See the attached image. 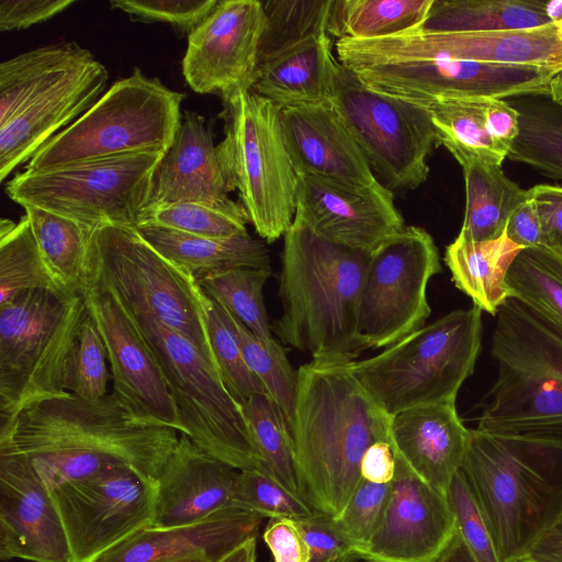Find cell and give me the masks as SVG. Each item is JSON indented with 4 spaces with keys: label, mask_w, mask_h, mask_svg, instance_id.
<instances>
[{
    "label": "cell",
    "mask_w": 562,
    "mask_h": 562,
    "mask_svg": "<svg viewBox=\"0 0 562 562\" xmlns=\"http://www.w3.org/2000/svg\"><path fill=\"white\" fill-rule=\"evenodd\" d=\"M179 435L136 415L114 392L98 401L65 392L1 425L0 453L24 457L48 488L120 465L157 480Z\"/></svg>",
    "instance_id": "1"
},
{
    "label": "cell",
    "mask_w": 562,
    "mask_h": 562,
    "mask_svg": "<svg viewBox=\"0 0 562 562\" xmlns=\"http://www.w3.org/2000/svg\"><path fill=\"white\" fill-rule=\"evenodd\" d=\"M389 416L348 362L311 360L297 369L290 428L306 502L337 517L360 483L374 442H391Z\"/></svg>",
    "instance_id": "2"
},
{
    "label": "cell",
    "mask_w": 562,
    "mask_h": 562,
    "mask_svg": "<svg viewBox=\"0 0 562 562\" xmlns=\"http://www.w3.org/2000/svg\"><path fill=\"white\" fill-rule=\"evenodd\" d=\"M370 254L329 241L294 218L283 236L273 330L312 360L350 362L366 350L358 308Z\"/></svg>",
    "instance_id": "3"
},
{
    "label": "cell",
    "mask_w": 562,
    "mask_h": 562,
    "mask_svg": "<svg viewBox=\"0 0 562 562\" xmlns=\"http://www.w3.org/2000/svg\"><path fill=\"white\" fill-rule=\"evenodd\" d=\"M495 316L497 376L476 429L562 450V333L513 297Z\"/></svg>",
    "instance_id": "4"
},
{
    "label": "cell",
    "mask_w": 562,
    "mask_h": 562,
    "mask_svg": "<svg viewBox=\"0 0 562 562\" xmlns=\"http://www.w3.org/2000/svg\"><path fill=\"white\" fill-rule=\"evenodd\" d=\"M461 470L502 562H519L562 507V450L470 429Z\"/></svg>",
    "instance_id": "5"
},
{
    "label": "cell",
    "mask_w": 562,
    "mask_h": 562,
    "mask_svg": "<svg viewBox=\"0 0 562 562\" xmlns=\"http://www.w3.org/2000/svg\"><path fill=\"white\" fill-rule=\"evenodd\" d=\"M482 310H457L411 333L376 356L348 366L389 415L456 402L473 374L482 340Z\"/></svg>",
    "instance_id": "6"
},
{
    "label": "cell",
    "mask_w": 562,
    "mask_h": 562,
    "mask_svg": "<svg viewBox=\"0 0 562 562\" xmlns=\"http://www.w3.org/2000/svg\"><path fill=\"white\" fill-rule=\"evenodd\" d=\"M224 138L216 145L222 171L257 234L284 236L296 212L297 176L288 150L281 109L252 90L222 97Z\"/></svg>",
    "instance_id": "7"
},
{
    "label": "cell",
    "mask_w": 562,
    "mask_h": 562,
    "mask_svg": "<svg viewBox=\"0 0 562 562\" xmlns=\"http://www.w3.org/2000/svg\"><path fill=\"white\" fill-rule=\"evenodd\" d=\"M183 99V93L135 68L43 145L24 170L43 171L140 151L166 153L181 122Z\"/></svg>",
    "instance_id": "8"
},
{
    "label": "cell",
    "mask_w": 562,
    "mask_h": 562,
    "mask_svg": "<svg viewBox=\"0 0 562 562\" xmlns=\"http://www.w3.org/2000/svg\"><path fill=\"white\" fill-rule=\"evenodd\" d=\"M125 306L160 368L181 434L238 471H266L243 405L229 394L217 370L186 337L149 313Z\"/></svg>",
    "instance_id": "9"
},
{
    "label": "cell",
    "mask_w": 562,
    "mask_h": 562,
    "mask_svg": "<svg viewBox=\"0 0 562 562\" xmlns=\"http://www.w3.org/2000/svg\"><path fill=\"white\" fill-rule=\"evenodd\" d=\"M87 315L81 294L33 290L0 306V426L60 395L68 355Z\"/></svg>",
    "instance_id": "10"
},
{
    "label": "cell",
    "mask_w": 562,
    "mask_h": 562,
    "mask_svg": "<svg viewBox=\"0 0 562 562\" xmlns=\"http://www.w3.org/2000/svg\"><path fill=\"white\" fill-rule=\"evenodd\" d=\"M166 153L140 151L43 171L16 173L8 196L72 218L90 228H137L147 207L156 170Z\"/></svg>",
    "instance_id": "11"
},
{
    "label": "cell",
    "mask_w": 562,
    "mask_h": 562,
    "mask_svg": "<svg viewBox=\"0 0 562 562\" xmlns=\"http://www.w3.org/2000/svg\"><path fill=\"white\" fill-rule=\"evenodd\" d=\"M90 261L127 306L149 313L186 337L217 370L204 324L201 289L187 269L158 251L135 227L122 225H102L93 231Z\"/></svg>",
    "instance_id": "12"
},
{
    "label": "cell",
    "mask_w": 562,
    "mask_h": 562,
    "mask_svg": "<svg viewBox=\"0 0 562 562\" xmlns=\"http://www.w3.org/2000/svg\"><path fill=\"white\" fill-rule=\"evenodd\" d=\"M330 104L386 188L413 190L427 180L439 136L426 108L370 88L339 61Z\"/></svg>",
    "instance_id": "13"
},
{
    "label": "cell",
    "mask_w": 562,
    "mask_h": 562,
    "mask_svg": "<svg viewBox=\"0 0 562 562\" xmlns=\"http://www.w3.org/2000/svg\"><path fill=\"white\" fill-rule=\"evenodd\" d=\"M428 232L406 226L369 256L358 308L366 349L386 348L425 326L430 315L429 280L441 272Z\"/></svg>",
    "instance_id": "14"
},
{
    "label": "cell",
    "mask_w": 562,
    "mask_h": 562,
    "mask_svg": "<svg viewBox=\"0 0 562 562\" xmlns=\"http://www.w3.org/2000/svg\"><path fill=\"white\" fill-rule=\"evenodd\" d=\"M49 491L65 529L69 562H95L155 524L157 480L128 465L69 480Z\"/></svg>",
    "instance_id": "15"
},
{
    "label": "cell",
    "mask_w": 562,
    "mask_h": 562,
    "mask_svg": "<svg viewBox=\"0 0 562 562\" xmlns=\"http://www.w3.org/2000/svg\"><path fill=\"white\" fill-rule=\"evenodd\" d=\"M341 65L370 88L424 108L449 99L550 95L551 81L562 71L456 59L351 60Z\"/></svg>",
    "instance_id": "16"
},
{
    "label": "cell",
    "mask_w": 562,
    "mask_h": 562,
    "mask_svg": "<svg viewBox=\"0 0 562 562\" xmlns=\"http://www.w3.org/2000/svg\"><path fill=\"white\" fill-rule=\"evenodd\" d=\"M339 63L351 60L456 59L562 68V40L554 23L529 30L428 33L416 30L380 40L340 38Z\"/></svg>",
    "instance_id": "17"
},
{
    "label": "cell",
    "mask_w": 562,
    "mask_h": 562,
    "mask_svg": "<svg viewBox=\"0 0 562 562\" xmlns=\"http://www.w3.org/2000/svg\"><path fill=\"white\" fill-rule=\"evenodd\" d=\"M80 294L104 342L113 392L136 415L181 434L177 407L155 357L125 304L91 261Z\"/></svg>",
    "instance_id": "18"
},
{
    "label": "cell",
    "mask_w": 562,
    "mask_h": 562,
    "mask_svg": "<svg viewBox=\"0 0 562 562\" xmlns=\"http://www.w3.org/2000/svg\"><path fill=\"white\" fill-rule=\"evenodd\" d=\"M263 27L261 1L220 0L188 36L182 72L190 88L221 98L251 90Z\"/></svg>",
    "instance_id": "19"
},
{
    "label": "cell",
    "mask_w": 562,
    "mask_h": 562,
    "mask_svg": "<svg viewBox=\"0 0 562 562\" xmlns=\"http://www.w3.org/2000/svg\"><path fill=\"white\" fill-rule=\"evenodd\" d=\"M395 456V475L383 521L355 555L368 562H436L457 533L447 496Z\"/></svg>",
    "instance_id": "20"
},
{
    "label": "cell",
    "mask_w": 562,
    "mask_h": 562,
    "mask_svg": "<svg viewBox=\"0 0 562 562\" xmlns=\"http://www.w3.org/2000/svg\"><path fill=\"white\" fill-rule=\"evenodd\" d=\"M296 176L294 218L329 241L371 254L405 227L384 184L356 190L306 173Z\"/></svg>",
    "instance_id": "21"
},
{
    "label": "cell",
    "mask_w": 562,
    "mask_h": 562,
    "mask_svg": "<svg viewBox=\"0 0 562 562\" xmlns=\"http://www.w3.org/2000/svg\"><path fill=\"white\" fill-rule=\"evenodd\" d=\"M0 559L69 562L52 493L22 456L0 453Z\"/></svg>",
    "instance_id": "22"
},
{
    "label": "cell",
    "mask_w": 562,
    "mask_h": 562,
    "mask_svg": "<svg viewBox=\"0 0 562 562\" xmlns=\"http://www.w3.org/2000/svg\"><path fill=\"white\" fill-rule=\"evenodd\" d=\"M109 74L92 56L0 126V181L103 95Z\"/></svg>",
    "instance_id": "23"
},
{
    "label": "cell",
    "mask_w": 562,
    "mask_h": 562,
    "mask_svg": "<svg viewBox=\"0 0 562 562\" xmlns=\"http://www.w3.org/2000/svg\"><path fill=\"white\" fill-rule=\"evenodd\" d=\"M281 124L296 173L356 190L382 184L331 104L281 110Z\"/></svg>",
    "instance_id": "24"
},
{
    "label": "cell",
    "mask_w": 562,
    "mask_h": 562,
    "mask_svg": "<svg viewBox=\"0 0 562 562\" xmlns=\"http://www.w3.org/2000/svg\"><path fill=\"white\" fill-rule=\"evenodd\" d=\"M263 517L236 507L190 525L145 528L95 562H218L256 537Z\"/></svg>",
    "instance_id": "25"
},
{
    "label": "cell",
    "mask_w": 562,
    "mask_h": 562,
    "mask_svg": "<svg viewBox=\"0 0 562 562\" xmlns=\"http://www.w3.org/2000/svg\"><path fill=\"white\" fill-rule=\"evenodd\" d=\"M238 473L180 434L157 479L154 527L190 525L234 507Z\"/></svg>",
    "instance_id": "26"
},
{
    "label": "cell",
    "mask_w": 562,
    "mask_h": 562,
    "mask_svg": "<svg viewBox=\"0 0 562 562\" xmlns=\"http://www.w3.org/2000/svg\"><path fill=\"white\" fill-rule=\"evenodd\" d=\"M390 435L393 452L419 479L446 495L462 469L470 439L456 402L401 412L391 417Z\"/></svg>",
    "instance_id": "27"
},
{
    "label": "cell",
    "mask_w": 562,
    "mask_h": 562,
    "mask_svg": "<svg viewBox=\"0 0 562 562\" xmlns=\"http://www.w3.org/2000/svg\"><path fill=\"white\" fill-rule=\"evenodd\" d=\"M231 191L204 116L184 111L173 142L156 170L146 209L179 202L228 204L233 201Z\"/></svg>",
    "instance_id": "28"
},
{
    "label": "cell",
    "mask_w": 562,
    "mask_h": 562,
    "mask_svg": "<svg viewBox=\"0 0 562 562\" xmlns=\"http://www.w3.org/2000/svg\"><path fill=\"white\" fill-rule=\"evenodd\" d=\"M445 146L461 165L501 166L519 132V114L496 98L449 99L426 106Z\"/></svg>",
    "instance_id": "29"
},
{
    "label": "cell",
    "mask_w": 562,
    "mask_h": 562,
    "mask_svg": "<svg viewBox=\"0 0 562 562\" xmlns=\"http://www.w3.org/2000/svg\"><path fill=\"white\" fill-rule=\"evenodd\" d=\"M337 59L331 37H312L257 68L251 90L279 109L331 103Z\"/></svg>",
    "instance_id": "30"
},
{
    "label": "cell",
    "mask_w": 562,
    "mask_h": 562,
    "mask_svg": "<svg viewBox=\"0 0 562 562\" xmlns=\"http://www.w3.org/2000/svg\"><path fill=\"white\" fill-rule=\"evenodd\" d=\"M136 229L164 256L187 269L196 281L211 273L237 268L271 269L266 244L249 234L213 238L154 225Z\"/></svg>",
    "instance_id": "31"
},
{
    "label": "cell",
    "mask_w": 562,
    "mask_h": 562,
    "mask_svg": "<svg viewBox=\"0 0 562 562\" xmlns=\"http://www.w3.org/2000/svg\"><path fill=\"white\" fill-rule=\"evenodd\" d=\"M93 55L75 42L41 46L0 65V126Z\"/></svg>",
    "instance_id": "32"
},
{
    "label": "cell",
    "mask_w": 562,
    "mask_h": 562,
    "mask_svg": "<svg viewBox=\"0 0 562 562\" xmlns=\"http://www.w3.org/2000/svg\"><path fill=\"white\" fill-rule=\"evenodd\" d=\"M521 249L506 234L487 241H472L458 235L446 248L445 262L454 285L482 311L496 315L509 297L505 278Z\"/></svg>",
    "instance_id": "33"
},
{
    "label": "cell",
    "mask_w": 562,
    "mask_h": 562,
    "mask_svg": "<svg viewBox=\"0 0 562 562\" xmlns=\"http://www.w3.org/2000/svg\"><path fill=\"white\" fill-rule=\"evenodd\" d=\"M460 166L465 210L459 235L472 241L499 238L514 211L527 199L528 190L506 177L498 165L467 161Z\"/></svg>",
    "instance_id": "34"
},
{
    "label": "cell",
    "mask_w": 562,
    "mask_h": 562,
    "mask_svg": "<svg viewBox=\"0 0 562 562\" xmlns=\"http://www.w3.org/2000/svg\"><path fill=\"white\" fill-rule=\"evenodd\" d=\"M551 23L543 0H434L419 30L479 33L529 30Z\"/></svg>",
    "instance_id": "35"
},
{
    "label": "cell",
    "mask_w": 562,
    "mask_h": 562,
    "mask_svg": "<svg viewBox=\"0 0 562 562\" xmlns=\"http://www.w3.org/2000/svg\"><path fill=\"white\" fill-rule=\"evenodd\" d=\"M22 207L52 272L69 292L80 294L90 268L94 229L37 206Z\"/></svg>",
    "instance_id": "36"
},
{
    "label": "cell",
    "mask_w": 562,
    "mask_h": 562,
    "mask_svg": "<svg viewBox=\"0 0 562 562\" xmlns=\"http://www.w3.org/2000/svg\"><path fill=\"white\" fill-rule=\"evenodd\" d=\"M507 102L519 114V132L507 158L562 180V105L547 94L516 97Z\"/></svg>",
    "instance_id": "37"
},
{
    "label": "cell",
    "mask_w": 562,
    "mask_h": 562,
    "mask_svg": "<svg viewBox=\"0 0 562 562\" xmlns=\"http://www.w3.org/2000/svg\"><path fill=\"white\" fill-rule=\"evenodd\" d=\"M434 0H334L330 37L380 40L419 30Z\"/></svg>",
    "instance_id": "38"
},
{
    "label": "cell",
    "mask_w": 562,
    "mask_h": 562,
    "mask_svg": "<svg viewBox=\"0 0 562 562\" xmlns=\"http://www.w3.org/2000/svg\"><path fill=\"white\" fill-rule=\"evenodd\" d=\"M33 290L71 293L58 281L46 263L26 215L24 214L18 223L2 218L0 222V306Z\"/></svg>",
    "instance_id": "39"
},
{
    "label": "cell",
    "mask_w": 562,
    "mask_h": 562,
    "mask_svg": "<svg viewBox=\"0 0 562 562\" xmlns=\"http://www.w3.org/2000/svg\"><path fill=\"white\" fill-rule=\"evenodd\" d=\"M505 282L509 297L562 333V257L542 246L522 248Z\"/></svg>",
    "instance_id": "40"
},
{
    "label": "cell",
    "mask_w": 562,
    "mask_h": 562,
    "mask_svg": "<svg viewBox=\"0 0 562 562\" xmlns=\"http://www.w3.org/2000/svg\"><path fill=\"white\" fill-rule=\"evenodd\" d=\"M243 411L266 471L305 499L294 441L282 408L265 393L252 395Z\"/></svg>",
    "instance_id": "41"
},
{
    "label": "cell",
    "mask_w": 562,
    "mask_h": 562,
    "mask_svg": "<svg viewBox=\"0 0 562 562\" xmlns=\"http://www.w3.org/2000/svg\"><path fill=\"white\" fill-rule=\"evenodd\" d=\"M265 27L261 35L257 68L283 52L331 30L334 0L261 1Z\"/></svg>",
    "instance_id": "42"
},
{
    "label": "cell",
    "mask_w": 562,
    "mask_h": 562,
    "mask_svg": "<svg viewBox=\"0 0 562 562\" xmlns=\"http://www.w3.org/2000/svg\"><path fill=\"white\" fill-rule=\"evenodd\" d=\"M271 269L237 268L207 274L196 282L204 294L218 303L261 339L271 338L262 290Z\"/></svg>",
    "instance_id": "43"
},
{
    "label": "cell",
    "mask_w": 562,
    "mask_h": 562,
    "mask_svg": "<svg viewBox=\"0 0 562 562\" xmlns=\"http://www.w3.org/2000/svg\"><path fill=\"white\" fill-rule=\"evenodd\" d=\"M201 305L216 368L229 394L241 405L257 393L268 394L245 361L232 315L202 290Z\"/></svg>",
    "instance_id": "44"
},
{
    "label": "cell",
    "mask_w": 562,
    "mask_h": 562,
    "mask_svg": "<svg viewBox=\"0 0 562 562\" xmlns=\"http://www.w3.org/2000/svg\"><path fill=\"white\" fill-rule=\"evenodd\" d=\"M247 216L239 203L211 205L179 202L145 209L139 226L154 225L191 235L228 238L248 235Z\"/></svg>",
    "instance_id": "45"
},
{
    "label": "cell",
    "mask_w": 562,
    "mask_h": 562,
    "mask_svg": "<svg viewBox=\"0 0 562 562\" xmlns=\"http://www.w3.org/2000/svg\"><path fill=\"white\" fill-rule=\"evenodd\" d=\"M241 351L248 368L263 384L268 395L282 408L289 425L295 403L297 371L288 360L285 350L274 339H261L234 316Z\"/></svg>",
    "instance_id": "46"
},
{
    "label": "cell",
    "mask_w": 562,
    "mask_h": 562,
    "mask_svg": "<svg viewBox=\"0 0 562 562\" xmlns=\"http://www.w3.org/2000/svg\"><path fill=\"white\" fill-rule=\"evenodd\" d=\"M108 362L102 337L87 311L67 358L64 390L91 401L105 397L110 378Z\"/></svg>",
    "instance_id": "47"
},
{
    "label": "cell",
    "mask_w": 562,
    "mask_h": 562,
    "mask_svg": "<svg viewBox=\"0 0 562 562\" xmlns=\"http://www.w3.org/2000/svg\"><path fill=\"white\" fill-rule=\"evenodd\" d=\"M233 506L270 519L300 520L316 513L306 501L262 470L239 471Z\"/></svg>",
    "instance_id": "48"
},
{
    "label": "cell",
    "mask_w": 562,
    "mask_h": 562,
    "mask_svg": "<svg viewBox=\"0 0 562 562\" xmlns=\"http://www.w3.org/2000/svg\"><path fill=\"white\" fill-rule=\"evenodd\" d=\"M457 531L476 562H502L498 548L468 479L460 470L447 493Z\"/></svg>",
    "instance_id": "49"
},
{
    "label": "cell",
    "mask_w": 562,
    "mask_h": 562,
    "mask_svg": "<svg viewBox=\"0 0 562 562\" xmlns=\"http://www.w3.org/2000/svg\"><path fill=\"white\" fill-rule=\"evenodd\" d=\"M391 493L392 482L373 483L361 479L341 513L333 518L338 529L355 544V553L380 528Z\"/></svg>",
    "instance_id": "50"
},
{
    "label": "cell",
    "mask_w": 562,
    "mask_h": 562,
    "mask_svg": "<svg viewBox=\"0 0 562 562\" xmlns=\"http://www.w3.org/2000/svg\"><path fill=\"white\" fill-rule=\"evenodd\" d=\"M220 0H112L110 7L143 23H167L188 36Z\"/></svg>",
    "instance_id": "51"
},
{
    "label": "cell",
    "mask_w": 562,
    "mask_h": 562,
    "mask_svg": "<svg viewBox=\"0 0 562 562\" xmlns=\"http://www.w3.org/2000/svg\"><path fill=\"white\" fill-rule=\"evenodd\" d=\"M295 521L310 551L308 562H323L355 553V544L338 529L331 517L316 512L311 517Z\"/></svg>",
    "instance_id": "52"
},
{
    "label": "cell",
    "mask_w": 562,
    "mask_h": 562,
    "mask_svg": "<svg viewBox=\"0 0 562 562\" xmlns=\"http://www.w3.org/2000/svg\"><path fill=\"white\" fill-rule=\"evenodd\" d=\"M74 3L75 0H1L0 31L27 29L54 18Z\"/></svg>",
    "instance_id": "53"
},
{
    "label": "cell",
    "mask_w": 562,
    "mask_h": 562,
    "mask_svg": "<svg viewBox=\"0 0 562 562\" xmlns=\"http://www.w3.org/2000/svg\"><path fill=\"white\" fill-rule=\"evenodd\" d=\"M528 192L540 218V246L562 257V187L538 184Z\"/></svg>",
    "instance_id": "54"
},
{
    "label": "cell",
    "mask_w": 562,
    "mask_h": 562,
    "mask_svg": "<svg viewBox=\"0 0 562 562\" xmlns=\"http://www.w3.org/2000/svg\"><path fill=\"white\" fill-rule=\"evenodd\" d=\"M263 540L274 562H308L310 551L295 520L271 518Z\"/></svg>",
    "instance_id": "55"
},
{
    "label": "cell",
    "mask_w": 562,
    "mask_h": 562,
    "mask_svg": "<svg viewBox=\"0 0 562 562\" xmlns=\"http://www.w3.org/2000/svg\"><path fill=\"white\" fill-rule=\"evenodd\" d=\"M506 236L520 248L540 246L541 225L537 206L532 198L527 199L514 211L508 220Z\"/></svg>",
    "instance_id": "56"
},
{
    "label": "cell",
    "mask_w": 562,
    "mask_h": 562,
    "mask_svg": "<svg viewBox=\"0 0 562 562\" xmlns=\"http://www.w3.org/2000/svg\"><path fill=\"white\" fill-rule=\"evenodd\" d=\"M519 562H562V507Z\"/></svg>",
    "instance_id": "57"
},
{
    "label": "cell",
    "mask_w": 562,
    "mask_h": 562,
    "mask_svg": "<svg viewBox=\"0 0 562 562\" xmlns=\"http://www.w3.org/2000/svg\"><path fill=\"white\" fill-rule=\"evenodd\" d=\"M395 456L390 441L372 443L361 461L362 479L373 483H391L395 475Z\"/></svg>",
    "instance_id": "58"
},
{
    "label": "cell",
    "mask_w": 562,
    "mask_h": 562,
    "mask_svg": "<svg viewBox=\"0 0 562 562\" xmlns=\"http://www.w3.org/2000/svg\"><path fill=\"white\" fill-rule=\"evenodd\" d=\"M436 562H476L461 536L456 533Z\"/></svg>",
    "instance_id": "59"
},
{
    "label": "cell",
    "mask_w": 562,
    "mask_h": 562,
    "mask_svg": "<svg viewBox=\"0 0 562 562\" xmlns=\"http://www.w3.org/2000/svg\"><path fill=\"white\" fill-rule=\"evenodd\" d=\"M218 562H256V537L238 546Z\"/></svg>",
    "instance_id": "60"
},
{
    "label": "cell",
    "mask_w": 562,
    "mask_h": 562,
    "mask_svg": "<svg viewBox=\"0 0 562 562\" xmlns=\"http://www.w3.org/2000/svg\"><path fill=\"white\" fill-rule=\"evenodd\" d=\"M544 11L551 22L557 25L562 40V0L544 1Z\"/></svg>",
    "instance_id": "61"
},
{
    "label": "cell",
    "mask_w": 562,
    "mask_h": 562,
    "mask_svg": "<svg viewBox=\"0 0 562 562\" xmlns=\"http://www.w3.org/2000/svg\"><path fill=\"white\" fill-rule=\"evenodd\" d=\"M550 97L562 105V71L559 72L551 81Z\"/></svg>",
    "instance_id": "62"
},
{
    "label": "cell",
    "mask_w": 562,
    "mask_h": 562,
    "mask_svg": "<svg viewBox=\"0 0 562 562\" xmlns=\"http://www.w3.org/2000/svg\"><path fill=\"white\" fill-rule=\"evenodd\" d=\"M358 558L351 553L341 554L335 558H330L323 562H358Z\"/></svg>",
    "instance_id": "63"
}]
</instances>
